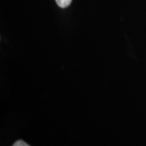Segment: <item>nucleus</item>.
<instances>
[{
    "label": "nucleus",
    "instance_id": "2",
    "mask_svg": "<svg viewBox=\"0 0 146 146\" xmlns=\"http://www.w3.org/2000/svg\"><path fill=\"white\" fill-rule=\"evenodd\" d=\"M12 146H30L27 143H25V141H21V140H19V141H17L16 142L14 143V145Z\"/></svg>",
    "mask_w": 146,
    "mask_h": 146
},
{
    "label": "nucleus",
    "instance_id": "1",
    "mask_svg": "<svg viewBox=\"0 0 146 146\" xmlns=\"http://www.w3.org/2000/svg\"><path fill=\"white\" fill-rule=\"evenodd\" d=\"M57 4L62 8H65L71 4L72 0H55Z\"/></svg>",
    "mask_w": 146,
    "mask_h": 146
}]
</instances>
